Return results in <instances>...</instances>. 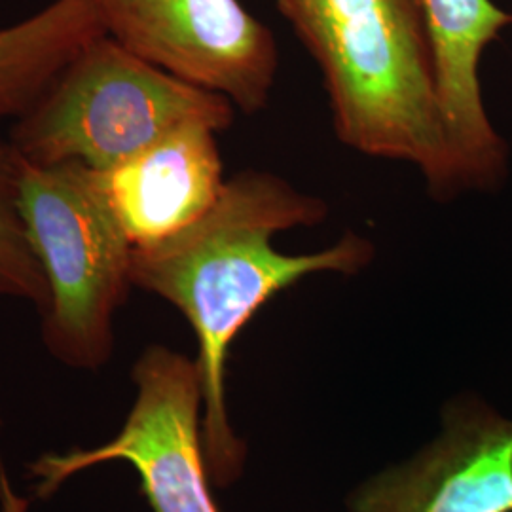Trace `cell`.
Segmentation results:
<instances>
[{
	"instance_id": "6da1fadb",
	"label": "cell",
	"mask_w": 512,
	"mask_h": 512,
	"mask_svg": "<svg viewBox=\"0 0 512 512\" xmlns=\"http://www.w3.org/2000/svg\"><path fill=\"white\" fill-rule=\"evenodd\" d=\"M329 205L272 171L226 179L200 219L171 238L133 249L131 283L181 311L198 342L205 459L215 486L238 480L247 448L228 416L226 368L239 332L274 296L304 277L353 275L374 260L370 239L348 232L327 249L285 255L272 239L317 226Z\"/></svg>"
},
{
	"instance_id": "7c38bea8",
	"label": "cell",
	"mask_w": 512,
	"mask_h": 512,
	"mask_svg": "<svg viewBox=\"0 0 512 512\" xmlns=\"http://www.w3.org/2000/svg\"><path fill=\"white\" fill-rule=\"evenodd\" d=\"M29 501L19 497L14 488L10 486L8 478L0 469V511L2 512H27Z\"/></svg>"
},
{
	"instance_id": "8992f818",
	"label": "cell",
	"mask_w": 512,
	"mask_h": 512,
	"mask_svg": "<svg viewBox=\"0 0 512 512\" xmlns=\"http://www.w3.org/2000/svg\"><path fill=\"white\" fill-rule=\"evenodd\" d=\"M103 33L131 54L245 114L268 107L279 73L272 29L239 0H92Z\"/></svg>"
},
{
	"instance_id": "3957f363",
	"label": "cell",
	"mask_w": 512,
	"mask_h": 512,
	"mask_svg": "<svg viewBox=\"0 0 512 512\" xmlns=\"http://www.w3.org/2000/svg\"><path fill=\"white\" fill-rule=\"evenodd\" d=\"M236 107L131 54L105 33L90 40L23 116L10 143L27 164L107 171L186 124L232 128Z\"/></svg>"
},
{
	"instance_id": "5b68a950",
	"label": "cell",
	"mask_w": 512,
	"mask_h": 512,
	"mask_svg": "<svg viewBox=\"0 0 512 512\" xmlns=\"http://www.w3.org/2000/svg\"><path fill=\"white\" fill-rule=\"evenodd\" d=\"M135 401L114 439L93 448L42 454L29 465L35 492L48 499L73 476L124 461L139 476L152 512H220L211 492L196 361L160 344L135 361Z\"/></svg>"
},
{
	"instance_id": "ba28073f",
	"label": "cell",
	"mask_w": 512,
	"mask_h": 512,
	"mask_svg": "<svg viewBox=\"0 0 512 512\" xmlns=\"http://www.w3.org/2000/svg\"><path fill=\"white\" fill-rule=\"evenodd\" d=\"M429 21L440 103L463 194L499 190L509 175V145L484 105L480 61L512 12L494 0H421Z\"/></svg>"
},
{
	"instance_id": "9c48e42d",
	"label": "cell",
	"mask_w": 512,
	"mask_h": 512,
	"mask_svg": "<svg viewBox=\"0 0 512 512\" xmlns=\"http://www.w3.org/2000/svg\"><path fill=\"white\" fill-rule=\"evenodd\" d=\"M217 135L207 124H186L126 162L95 171L133 249L175 236L217 202L226 183Z\"/></svg>"
},
{
	"instance_id": "30bf717a",
	"label": "cell",
	"mask_w": 512,
	"mask_h": 512,
	"mask_svg": "<svg viewBox=\"0 0 512 512\" xmlns=\"http://www.w3.org/2000/svg\"><path fill=\"white\" fill-rule=\"evenodd\" d=\"M103 35L92 0H52L0 29V124L16 122L90 40Z\"/></svg>"
},
{
	"instance_id": "7a4b0ae2",
	"label": "cell",
	"mask_w": 512,
	"mask_h": 512,
	"mask_svg": "<svg viewBox=\"0 0 512 512\" xmlns=\"http://www.w3.org/2000/svg\"><path fill=\"white\" fill-rule=\"evenodd\" d=\"M323 76L338 141L414 167L427 192L463 196L421 0H275Z\"/></svg>"
},
{
	"instance_id": "277c9868",
	"label": "cell",
	"mask_w": 512,
	"mask_h": 512,
	"mask_svg": "<svg viewBox=\"0 0 512 512\" xmlns=\"http://www.w3.org/2000/svg\"><path fill=\"white\" fill-rule=\"evenodd\" d=\"M19 213L48 285L42 342L55 361L99 370L131 283L133 245L86 165L21 160Z\"/></svg>"
},
{
	"instance_id": "8fae6325",
	"label": "cell",
	"mask_w": 512,
	"mask_h": 512,
	"mask_svg": "<svg viewBox=\"0 0 512 512\" xmlns=\"http://www.w3.org/2000/svg\"><path fill=\"white\" fill-rule=\"evenodd\" d=\"M19 175L18 152L0 137V294L31 302L42 313L48 285L19 213Z\"/></svg>"
},
{
	"instance_id": "52a82bcc",
	"label": "cell",
	"mask_w": 512,
	"mask_h": 512,
	"mask_svg": "<svg viewBox=\"0 0 512 512\" xmlns=\"http://www.w3.org/2000/svg\"><path fill=\"white\" fill-rule=\"evenodd\" d=\"M351 512H512V420L475 397L444 410L439 439L351 497Z\"/></svg>"
}]
</instances>
